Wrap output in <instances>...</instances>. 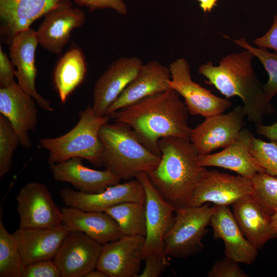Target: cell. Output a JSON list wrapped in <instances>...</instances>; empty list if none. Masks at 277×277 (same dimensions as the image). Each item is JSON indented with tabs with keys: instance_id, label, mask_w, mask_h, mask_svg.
Masks as SVG:
<instances>
[{
	"instance_id": "6da1fadb",
	"label": "cell",
	"mask_w": 277,
	"mask_h": 277,
	"mask_svg": "<svg viewBox=\"0 0 277 277\" xmlns=\"http://www.w3.org/2000/svg\"><path fill=\"white\" fill-rule=\"evenodd\" d=\"M188 110L172 88L146 97L110 114L114 122L129 126L142 143L161 157L158 141L175 137L190 140Z\"/></svg>"
},
{
	"instance_id": "7a4b0ae2",
	"label": "cell",
	"mask_w": 277,
	"mask_h": 277,
	"mask_svg": "<svg viewBox=\"0 0 277 277\" xmlns=\"http://www.w3.org/2000/svg\"><path fill=\"white\" fill-rule=\"evenodd\" d=\"M253 56L245 49L224 56L217 66L211 62L202 64L199 72L227 98L239 97L248 120L255 125L262 123L266 115L274 114L275 109L252 68Z\"/></svg>"
},
{
	"instance_id": "3957f363",
	"label": "cell",
	"mask_w": 277,
	"mask_h": 277,
	"mask_svg": "<svg viewBox=\"0 0 277 277\" xmlns=\"http://www.w3.org/2000/svg\"><path fill=\"white\" fill-rule=\"evenodd\" d=\"M161 159L157 166L147 173L150 181L167 201L176 208L187 206L205 168L190 140L175 137L158 141Z\"/></svg>"
},
{
	"instance_id": "277c9868",
	"label": "cell",
	"mask_w": 277,
	"mask_h": 277,
	"mask_svg": "<svg viewBox=\"0 0 277 277\" xmlns=\"http://www.w3.org/2000/svg\"><path fill=\"white\" fill-rule=\"evenodd\" d=\"M99 137L103 149V166L121 180L129 181L138 173H148L160 162L161 157L148 150L125 123L115 122L104 125Z\"/></svg>"
},
{
	"instance_id": "5b68a950",
	"label": "cell",
	"mask_w": 277,
	"mask_h": 277,
	"mask_svg": "<svg viewBox=\"0 0 277 277\" xmlns=\"http://www.w3.org/2000/svg\"><path fill=\"white\" fill-rule=\"evenodd\" d=\"M110 118L107 115H96L89 105L81 112L77 123L68 132L56 137L39 139L40 146L49 152V165L78 157L95 167L103 166L99 132Z\"/></svg>"
},
{
	"instance_id": "8992f818",
	"label": "cell",
	"mask_w": 277,
	"mask_h": 277,
	"mask_svg": "<svg viewBox=\"0 0 277 277\" xmlns=\"http://www.w3.org/2000/svg\"><path fill=\"white\" fill-rule=\"evenodd\" d=\"M214 209L208 203L176 208L174 223L164 239L165 254L186 258L199 252Z\"/></svg>"
},
{
	"instance_id": "52a82bcc",
	"label": "cell",
	"mask_w": 277,
	"mask_h": 277,
	"mask_svg": "<svg viewBox=\"0 0 277 277\" xmlns=\"http://www.w3.org/2000/svg\"><path fill=\"white\" fill-rule=\"evenodd\" d=\"M135 178L143 185L146 194V233L143 260L153 255L167 256L164 239L174 223L176 207L163 197L150 181L146 172L138 173Z\"/></svg>"
},
{
	"instance_id": "ba28073f",
	"label": "cell",
	"mask_w": 277,
	"mask_h": 277,
	"mask_svg": "<svg viewBox=\"0 0 277 277\" xmlns=\"http://www.w3.org/2000/svg\"><path fill=\"white\" fill-rule=\"evenodd\" d=\"M170 88L185 100L189 113L207 117L224 113L232 103L228 98L216 96L209 90L193 81L190 65L184 58H179L169 64Z\"/></svg>"
},
{
	"instance_id": "9c48e42d",
	"label": "cell",
	"mask_w": 277,
	"mask_h": 277,
	"mask_svg": "<svg viewBox=\"0 0 277 277\" xmlns=\"http://www.w3.org/2000/svg\"><path fill=\"white\" fill-rule=\"evenodd\" d=\"M16 201L20 228H48L62 224L61 209L44 184H26L18 191Z\"/></svg>"
},
{
	"instance_id": "30bf717a",
	"label": "cell",
	"mask_w": 277,
	"mask_h": 277,
	"mask_svg": "<svg viewBox=\"0 0 277 277\" xmlns=\"http://www.w3.org/2000/svg\"><path fill=\"white\" fill-rule=\"evenodd\" d=\"M246 116L243 106L239 105L227 113L205 117L192 129L190 138L199 155L210 154L233 143L245 125Z\"/></svg>"
},
{
	"instance_id": "8fae6325",
	"label": "cell",
	"mask_w": 277,
	"mask_h": 277,
	"mask_svg": "<svg viewBox=\"0 0 277 277\" xmlns=\"http://www.w3.org/2000/svg\"><path fill=\"white\" fill-rule=\"evenodd\" d=\"M252 192L250 179L206 169L187 206H200L209 203L216 206H229Z\"/></svg>"
},
{
	"instance_id": "7c38bea8",
	"label": "cell",
	"mask_w": 277,
	"mask_h": 277,
	"mask_svg": "<svg viewBox=\"0 0 277 277\" xmlns=\"http://www.w3.org/2000/svg\"><path fill=\"white\" fill-rule=\"evenodd\" d=\"M60 196L66 206L86 211L104 212L108 208L127 202L145 204L146 194L141 182L135 178L107 187L102 192L87 193L65 187Z\"/></svg>"
},
{
	"instance_id": "4fadbf2b",
	"label": "cell",
	"mask_w": 277,
	"mask_h": 277,
	"mask_svg": "<svg viewBox=\"0 0 277 277\" xmlns=\"http://www.w3.org/2000/svg\"><path fill=\"white\" fill-rule=\"evenodd\" d=\"M36 31L38 44L49 52L59 54L69 42L72 31L86 21L84 12L62 0L47 12Z\"/></svg>"
},
{
	"instance_id": "5bb4252c",
	"label": "cell",
	"mask_w": 277,
	"mask_h": 277,
	"mask_svg": "<svg viewBox=\"0 0 277 277\" xmlns=\"http://www.w3.org/2000/svg\"><path fill=\"white\" fill-rule=\"evenodd\" d=\"M102 248L85 233L71 231L53 260L62 277H85L96 269Z\"/></svg>"
},
{
	"instance_id": "9a60e30c",
	"label": "cell",
	"mask_w": 277,
	"mask_h": 277,
	"mask_svg": "<svg viewBox=\"0 0 277 277\" xmlns=\"http://www.w3.org/2000/svg\"><path fill=\"white\" fill-rule=\"evenodd\" d=\"M38 42L36 31L30 28L16 34L9 46V56L15 70V76L22 89L30 95L43 109L53 111L49 101L37 91L35 51Z\"/></svg>"
},
{
	"instance_id": "2e32d148",
	"label": "cell",
	"mask_w": 277,
	"mask_h": 277,
	"mask_svg": "<svg viewBox=\"0 0 277 277\" xmlns=\"http://www.w3.org/2000/svg\"><path fill=\"white\" fill-rule=\"evenodd\" d=\"M145 236L123 235L103 245L96 269L109 277H138Z\"/></svg>"
},
{
	"instance_id": "e0dca14e",
	"label": "cell",
	"mask_w": 277,
	"mask_h": 277,
	"mask_svg": "<svg viewBox=\"0 0 277 277\" xmlns=\"http://www.w3.org/2000/svg\"><path fill=\"white\" fill-rule=\"evenodd\" d=\"M144 64L138 57H122L112 62L96 81L92 108L97 116L105 115L109 107L135 77Z\"/></svg>"
},
{
	"instance_id": "ac0fdd59",
	"label": "cell",
	"mask_w": 277,
	"mask_h": 277,
	"mask_svg": "<svg viewBox=\"0 0 277 277\" xmlns=\"http://www.w3.org/2000/svg\"><path fill=\"white\" fill-rule=\"evenodd\" d=\"M35 100L18 83L0 88V113L9 121L20 141L21 146L32 147L29 132L35 130L38 120Z\"/></svg>"
},
{
	"instance_id": "d6986e66",
	"label": "cell",
	"mask_w": 277,
	"mask_h": 277,
	"mask_svg": "<svg viewBox=\"0 0 277 277\" xmlns=\"http://www.w3.org/2000/svg\"><path fill=\"white\" fill-rule=\"evenodd\" d=\"M210 225L214 238L223 240L226 256L247 265L255 261L259 249L244 236L229 206H214Z\"/></svg>"
},
{
	"instance_id": "ffe728a7",
	"label": "cell",
	"mask_w": 277,
	"mask_h": 277,
	"mask_svg": "<svg viewBox=\"0 0 277 277\" xmlns=\"http://www.w3.org/2000/svg\"><path fill=\"white\" fill-rule=\"evenodd\" d=\"M171 74L167 67L156 61L144 64L135 77L107 109L105 115L132 104L146 97L170 88Z\"/></svg>"
},
{
	"instance_id": "44dd1931",
	"label": "cell",
	"mask_w": 277,
	"mask_h": 277,
	"mask_svg": "<svg viewBox=\"0 0 277 277\" xmlns=\"http://www.w3.org/2000/svg\"><path fill=\"white\" fill-rule=\"evenodd\" d=\"M253 135L243 128L237 138L223 150L213 154L199 155V164L230 170L239 175L251 179L256 174L265 172L251 153Z\"/></svg>"
},
{
	"instance_id": "7402d4cb",
	"label": "cell",
	"mask_w": 277,
	"mask_h": 277,
	"mask_svg": "<svg viewBox=\"0 0 277 277\" xmlns=\"http://www.w3.org/2000/svg\"><path fill=\"white\" fill-rule=\"evenodd\" d=\"M62 0H0L1 34L10 44L14 37L30 28Z\"/></svg>"
},
{
	"instance_id": "603a6c76",
	"label": "cell",
	"mask_w": 277,
	"mask_h": 277,
	"mask_svg": "<svg viewBox=\"0 0 277 277\" xmlns=\"http://www.w3.org/2000/svg\"><path fill=\"white\" fill-rule=\"evenodd\" d=\"M71 231L64 225L41 229L16 230L12 233L24 263L53 260Z\"/></svg>"
},
{
	"instance_id": "cb8c5ba5",
	"label": "cell",
	"mask_w": 277,
	"mask_h": 277,
	"mask_svg": "<svg viewBox=\"0 0 277 277\" xmlns=\"http://www.w3.org/2000/svg\"><path fill=\"white\" fill-rule=\"evenodd\" d=\"M49 166L55 181L68 183L77 190L84 193L102 192L121 181L107 169L97 170L85 166L82 159L78 157L53 164Z\"/></svg>"
},
{
	"instance_id": "d4e9b609",
	"label": "cell",
	"mask_w": 277,
	"mask_h": 277,
	"mask_svg": "<svg viewBox=\"0 0 277 277\" xmlns=\"http://www.w3.org/2000/svg\"><path fill=\"white\" fill-rule=\"evenodd\" d=\"M232 213L246 238L258 249L277 238L271 223V214L252 194L232 205Z\"/></svg>"
},
{
	"instance_id": "484cf974",
	"label": "cell",
	"mask_w": 277,
	"mask_h": 277,
	"mask_svg": "<svg viewBox=\"0 0 277 277\" xmlns=\"http://www.w3.org/2000/svg\"><path fill=\"white\" fill-rule=\"evenodd\" d=\"M61 209L62 224L70 231L82 232L103 245L123 235L114 220L105 212L86 211L68 206Z\"/></svg>"
},
{
	"instance_id": "4316f807",
	"label": "cell",
	"mask_w": 277,
	"mask_h": 277,
	"mask_svg": "<svg viewBox=\"0 0 277 277\" xmlns=\"http://www.w3.org/2000/svg\"><path fill=\"white\" fill-rule=\"evenodd\" d=\"M87 72V63L80 48L72 47L60 57L53 70V82L61 103H65L84 82Z\"/></svg>"
},
{
	"instance_id": "83f0119b",
	"label": "cell",
	"mask_w": 277,
	"mask_h": 277,
	"mask_svg": "<svg viewBox=\"0 0 277 277\" xmlns=\"http://www.w3.org/2000/svg\"><path fill=\"white\" fill-rule=\"evenodd\" d=\"M118 225L123 235H142L146 233L145 204L127 202L106 209Z\"/></svg>"
},
{
	"instance_id": "f1b7e54d",
	"label": "cell",
	"mask_w": 277,
	"mask_h": 277,
	"mask_svg": "<svg viewBox=\"0 0 277 277\" xmlns=\"http://www.w3.org/2000/svg\"><path fill=\"white\" fill-rule=\"evenodd\" d=\"M0 216V276L21 277L26 265L22 258L12 234L9 233Z\"/></svg>"
},
{
	"instance_id": "f546056e",
	"label": "cell",
	"mask_w": 277,
	"mask_h": 277,
	"mask_svg": "<svg viewBox=\"0 0 277 277\" xmlns=\"http://www.w3.org/2000/svg\"><path fill=\"white\" fill-rule=\"evenodd\" d=\"M234 44L250 51L256 57L268 73L267 82L263 85L264 92L270 100L277 94V54L270 52L264 48H256L250 45L243 37L234 40Z\"/></svg>"
},
{
	"instance_id": "4dcf8cb0",
	"label": "cell",
	"mask_w": 277,
	"mask_h": 277,
	"mask_svg": "<svg viewBox=\"0 0 277 277\" xmlns=\"http://www.w3.org/2000/svg\"><path fill=\"white\" fill-rule=\"evenodd\" d=\"M251 180L252 195L272 215L277 211V176L262 172L256 174Z\"/></svg>"
},
{
	"instance_id": "1f68e13d",
	"label": "cell",
	"mask_w": 277,
	"mask_h": 277,
	"mask_svg": "<svg viewBox=\"0 0 277 277\" xmlns=\"http://www.w3.org/2000/svg\"><path fill=\"white\" fill-rule=\"evenodd\" d=\"M18 145L19 139L12 126L0 114V177L10 170L13 156Z\"/></svg>"
},
{
	"instance_id": "d6a6232c",
	"label": "cell",
	"mask_w": 277,
	"mask_h": 277,
	"mask_svg": "<svg viewBox=\"0 0 277 277\" xmlns=\"http://www.w3.org/2000/svg\"><path fill=\"white\" fill-rule=\"evenodd\" d=\"M251 153L265 172L277 176V141L266 142L253 136Z\"/></svg>"
},
{
	"instance_id": "836d02e7",
	"label": "cell",
	"mask_w": 277,
	"mask_h": 277,
	"mask_svg": "<svg viewBox=\"0 0 277 277\" xmlns=\"http://www.w3.org/2000/svg\"><path fill=\"white\" fill-rule=\"evenodd\" d=\"M239 263L226 256L222 260L215 261L207 276L208 277H248L239 266Z\"/></svg>"
},
{
	"instance_id": "e575fe53",
	"label": "cell",
	"mask_w": 277,
	"mask_h": 277,
	"mask_svg": "<svg viewBox=\"0 0 277 277\" xmlns=\"http://www.w3.org/2000/svg\"><path fill=\"white\" fill-rule=\"evenodd\" d=\"M21 277H62L61 271L53 260L36 262L27 265Z\"/></svg>"
},
{
	"instance_id": "d590c367",
	"label": "cell",
	"mask_w": 277,
	"mask_h": 277,
	"mask_svg": "<svg viewBox=\"0 0 277 277\" xmlns=\"http://www.w3.org/2000/svg\"><path fill=\"white\" fill-rule=\"evenodd\" d=\"M145 267L138 277L160 276L169 266L170 257L150 255L146 258Z\"/></svg>"
},
{
	"instance_id": "8d00e7d4",
	"label": "cell",
	"mask_w": 277,
	"mask_h": 277,
	"mask_svg": "<svg viewBox=\"0 0 277 277\" xmlns=\"http://www.w3.org/2000/svg\"><path fill=\"white\" fill-rule=\"evenodd\" d=\"M77 5L85 7L90 11L96 9L110 8L120 14L127 13V6L124 0H73Z\"/></svg>"
},
{
	"instance_id": "74e56055",
	"label": "cell",
	"mask_w": 277,
	"mask_h": 277,
	"mask_svg": "<svg viewBox=\"0 0 277 277\" xmlns=\"http://www.w3.org/2000/svg\"><path fill=\"white\" fill-rule=\"evenodd\" d=\"M15 68L0 46V87L5 88L14 82Z\"/></svg>"
},
{
	"instance_id": "f35d334b",
	"label": "cell",
	"mask_w": 277,
	"mask_h": 277,
	"mask_svg": "<svg viewBox=\"0 0 277 277\" xmlns=\"http://www.w3.org/2000/svg\"><path fill=\"white\" fill-rule=\"evenodd\" d=\"M253 42L259 47L270 49L277 52V13L274 15L272 25L268 31L255 38Z\"/></svg>"
},
{
	"instance_id": "ab89813d",
	"label": "cell",
	"mask_w": 277,
	"mask_h": 277,
	"mask_svg": "<svg viewBox=\"0 0 277 277\" xmlns=\"http://www.w3.org/2000/svg\"><path fill=\"white\" fill-rule=\"evenodd\" d=\"M256 132L271 141H277V122L270 125L262 123L255 124Z\"/></svg>"
},
{
	"instance_id": "60d3db41",
	"label": "cell",
	"mask_w": 277,
	"mask_h": 277,
	"mask_svg": "<svg viewBox=\"0 0 277 277\" xmlns=\"http://www.w3.org/2000/svg\"><path fill=\"white\" fill-rule=\"evenodd\" d=\"M200 3V6L204 12H210L216 5L217 0H197Z\"/></svg>"
},
{
	"instance_id": "b9f144b4",
	"label": "cell",
	"mask_w": 277,
	"mask_h": 277,
	"mask_svg": "<svg viewBox=\"0 0 277 277\" xmlns=\"http://www.w3.org/2000/svg\"><path fill=\"white\" fill-rule=\"evenodd\" d=\"M85 277H109L104 272L95 269L88 273Z\"/></svg>"
},
{
	"instance_id": "7bdbcfd3",
	"label": "cell",
	"mask_w": 277,
	"mask_h": 277,
	"mask_svg": "<svg viewBox=\"0 0 277 277\" xmlns=\"http://www.w3.org/2000/svg\"><path fill=\"white\" fill-rule=\"evenodd\" d=\"M271 223L274 229L277 232V211L271 215Z\"/></svg>"
}]
</instances>
